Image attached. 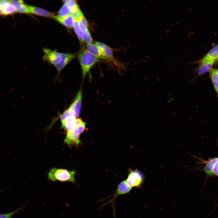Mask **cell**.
Instances as JSON below:
<instances>
[{
    "label": "cell",
    "mask_w": 218,
    "mask_h": 218,
    "mask_svg": "<svg viewBox=\"0 0 218 218\" xmlns=\"http://www.w3.org/2000/svg\"><path fill=\"white\" fill-rule=\"evenodd\" d=\"M218 60V56L217 57L216 59V60Z\"/></svg>",
    "instance_id": "cell-31"
},
{
    "label": "cell",
    "mask_w": 218,
    "mask_h": 218,
    "mask_svg": "<svg viewBox=\"0 0 218 218\" xmlns=\"http://www.w3.org/2000/svg\"><path fill=\"white\" fill-rule=\"evenodd\" d=\"M213 174L218 176V162L215 165L213 170Z\"/></svg>",
    "instance_id": "cell-27"
},
{
    "label": "cell",
    "mask_w": 218,
    "mask_h": 218,
    "mask_svg": "<svg viewBox=\"0 0 218 218\" xmlns=\"http://www.w3.org/2000/svg\"><path fill=\"white\" fill-rule=\"evenodd\" d=\"M132 189V187L127 184L125 180L122 181L117 186L114 196L111 199V201L115 199L118 195H124L129 193Z\"/></svg>",
    "instance_id": "cell-13"
},
{
    "label": "cell",
    "mask_w": 218,
    "mask_h": 218,
    "mask_svg": "<svg viewBox=\"0 0 218 218\" xmlns=\"http://www.w3.org/2000/svg\"><path fill=\"white\" fill-rule=\"evenodd\" d=\"M218 160V158H214L210 159L206 163L203 170L207 175L211 176L213 174V170Z\"/></svg>",
    "instance_id": "cell-18"
},
{
    "label": "cell",
    "mask_w": 218,
    "mask_h": 218,
    "mask_svg": "<svg viewBox=\"0 0 218 218\" xmlns=\"http://www.w3.org/2000/svg\"><path fill=\"white\" fill-rule=\"evenodd\" d=\"M0 16H5L3 11L2 10L0 5Z\"/></svg>",
    "instance_id": "cell-29"
},
{
    "label": "cell",
    "mask_w": 218,
    "mask_h": 218,
    "mask_svg": "<svg viewBox=\"0 0 218 218\" xmlns=\"http://www.w3.org/2000/svg\"><path fill=\"white\" fill-rule=\"evenodd\" d=\"M114 218H116V217H115V212H114V211H115V210H114Z\"/></svg>",
    "instance_id": "cell-30"
},
{
    "label": "cell",
    "mask_w": 218,
    "mask_h": 218,
    "mask_svg": "<svg viewBox=\"0 0 218 218\" xmlns=\"http://www.w3.org/2000/svg\"><path fill=\"white\" fill-rule=\"evenodd\" d=\"M218 56V44L211 49L199 62L216 61Z\"/></svg>",
    "instance_id": "cell-17"
},
{
    "label": "cell",
    "mask_w": 218,
    "mask_h": 218,
    "mask_svg": "<svg viewBox=\"0 0 218 218\" xmlns=\"http://www.w3.org/2000/svg\"><path fill=\"white\" fill-rule=\"evenodd\" d=\"M215 61L198 62L199 64L197 70V75H201L211 69Z\"/></svg>",
    "instance_id": "cell-14"
},
{
    "label": "cell",
    "mask_w": 218,
    "mask_h": 218,
    "mask_svg": "<svg viewBox=\"0 0 218 218\" xmlns=\"http://www.w3.org/2000/svg\"><path fill=\"white\" fill-rule=\"evenodd\" d=\"M15 6L17 12L29 14V5L24 3L21 0H10Z\"/></svg>",
    "instance_id": "cell-15"
},
{
    "label": "cell",
    "mask_w": 218,
    "mask_h": 218,
    "mask_svg": "<svg viewBox=\"0 0 218 218\" xmlns=\"http://www.w3.org/2000/svg\"><path fill=\"white\" fill-rule=\"evenodd\" d=\"M214 88L218 94V82H213Z\"/></svg>",
    "instance_id": "cell-28"
},
{
    "label": "cell",
    "mask_w": 218,
    "mask_h": 218,
    "mask_svg": "<svg viewBox=\"0 0 218 218\" xmlns=\"http://www.w3.org/2000/svg\"><path fill=\"white\" fill-rule=\"evenodd\" d=\"M71 9L65 4L62 5L58 11L57 15L55 17L58 18H63L71 14Z\"/></svg>",
    "instance_id": "cell-19"
},
{
    "label": "cell",
    "mask_w": 218,
    "mask_h": 218,
    "mask_svg": "<svg viewBox=\"0 0 218 218\" xmlns=\"http://www.w3.org/2000/svg\"><path fill=\"white\" fill-rule=\"evenodd\" d=\"M85 127V123L83 122L73 131L67 133L64 140V143L70 146L78 144L80 142V134L84 131Z\"/></svg>",
    "instance_id": "cell-3"
},
{
    "label": "cell",
    "mask_w": 218,
    "mask_h": 218,
    "mask_svg": "<svg viewBox=\"0 0 218 218\" xmlns=\"http://www.w3.org/2000/svg\"><path fill=\"white\" fill-rule=\"evenodd\" d=\"M76 56L75 54L61 53L59 61L54 66L58 72L61 70Z\"/></svg>",
    "instance_id": "cell-8"
},
{
    "label": "cell",
    "mask_w": 218,
    "mask_h": 218,
    "mask_svg": "<svg viewBox=\"0 0 218 218\" xmlns=\"http://www.w3.org/2000/svg\"><path fill=\"white\" fill-rule=\"evenodd\" d=\"M83 122L81 118L76 119L71 116L67 117L61 123L62 127L68 133L73 131Z\"/></svg>",
    "instance_id": "cell-6"
},
{
    "label": "cell",
    "mask_w": 218,
    "mask_h": 218,
    "mask_svg": "<svg viewBox=\"0 0 218 218\" xmlns=\"http://www.w3.org/2000/svg\"><path fill=\"white\" fill-rule=\"evenodd\" d=\"M71 14L73 16L74 20H78L84 15L78 5L71 9Z\"/></svg>",
    "instance_id": "cell-22"
},
{
    "label": "cell",
    "mask_w": 218,
    "mask_h": 218,
    "mask_svg": "<svg viewBox=\"0 0 218 218\" xmlns=\"http://www.w3.org/2000/svg\"><path fill=\"white\" fill-rule=\"evenodd\" d=\"M78 57L84 79L91 68L99 61V59L86 49L80 51Z\"/></svg>",
    "instance_id": "cell-1"
},
{
    "label": "cell",
    "mask_w": 218,
    "mask_h": 218,
    "mask_svg": "<svg viewBox=\"0 0 218 218\" xmlns=\"http://www.w3.org/2000/svg\"><path fill=\"white\" fill-rule=\"evenodd\" d=\"M43 51V58L48 63L54 65L59 61L61 53L46 48H44Z\"/></svg>",
    "instance_id": "cell-7"
},
{
    "label": "cell",
    "mask_w": 218,
    "mask_h": 218,
    "mask_svg": "<svg viewBox=\"0 0 218 218\" xmlns=\"http://www.w3.org/2000/svg\"><path fill=\"white\" fill-rule=\"evenodd\" d=\"M73 27L75 34L79 40L82 43L84 42V33L79 26L78 20H74Z\"/></svg>",
    "instance_id": "cell-20"
},
{
    "label": "cell",
    "mask_w": 218,
    "mask_h": 218,
    "mask_svg": "<svg viewBox=\"0 0 218 218\" xmlns=\"http://www.w3.org/2000/svg\"><path fill=\"white\" fill-rule=\"evenodd\" d=\"M54 18L58 22L67 28H71L73 27L74 19L71 14L63 18H58L55 16Z\"/></svg>",
    "instance_id": "cell-16"
},
{
    "label": "cell",
    "mask_w": 218,
    "mask_h": 218,
    "mask_svg": "<svg viewBox=\"0 0 218 218\" xmlns=\"http://www.w3.org/2000/svg\"><path fill=\"white\" fill-rule=\"evenodd\" d=\"M64 4H66L71 9L78 5L76 1L74 0H65L63 1Z\"/></svg>",
    "instance_id": "cell-25"
},
{
    "label": "cell",
    "mask_w": 218,
    "mask_h": 218,
    "mask_svg": "<svg viewBox=\"0 0 218 218\" xmlns=\"http://www.w3.org/2000/svg\"><path fill=\"white\" fill-rule=\"evenodd\" d=\"M75 172L66 169L53 168L49 171L48 177L49 180L55 182H69L74 183Z\"/></svg>",
    "instance_id": "cell-2"
},
{
    "label": "cell",
    "mask_w": 218,
    "mask_h": 218,
    "mask_svg": "<svg viewBox=\"0 0 218 218\" xmlns=\"http://www.w3.org/2000/svg\"><path fill=\"white\" fill-rule=\"evenodd\" d=\"M210 74L212 82H218V69H212L210 71Z\"/></svg>",
    "instance_id": "cell-24"
},
{
    "label": "cell",
    "mask_w": 218,
    "mask_h": 218,
    "mask_svg": "<svg viewBox=\"0 0 218 218\" xmlns=\"http://www.w3.org/2000/svg\"><path fill=\"white\" fill-rule=\"evenodd\" d=\"M82 91L80 88L78 91L74 100L67 109L71 112L72 116L76 118L80 115L82 101Z\"/></svg>",
    "instance_id": "cell-5"
},
{
    "label": "cell",
    "mask_w": 218,
    "mask_h": 218,
    "mask_svg": "<svg viewBox=\"0 0 218 218\" xmlns=\"http://www.w3.org/2000/svg\"><path fill=\"white\" fill-rule=\"evenodd\" d=\"M0 5L5 16L12 15L17 12L15 6L10 0H0Z\"/></svg>",
    "instance_id": "cell-11"
},
{
    "label": "cell",
    "mask_w": 218,
    "mask_h": 218,
    "mask_svg": "<svg viewBox=\"0 0 218 218\" xmlns=\"http://www.w3.org/2000/svg\"><path fill=\"white\" fill-rule=\"evenodd\" d=\"M22 207L11 212L6 214H0V218H11L13 215L19 211Z\"/></svg>",
    "instance_id": "cell-26"
},
{
    "label": "cell",
    "mask_w": 218,
    "mask_h": 218,
    "mask_svg": "<svg viewBox=\"0 0 218 218\" xmlns=\"http://www.w3.org/2000/svg\"><path fill=\"white\" fill-rule=\"evenodd\" d=\"M144 180L143 173L137 170H131L125 180L127 184L130 187H139L141 186Z\"/></svg>",
    "instance_id": "cell-4"
},
{
    "label": "cell",
    "mask_w": 218,
    "mask_h": 218,
    "mask_svg": "<svg viewBox=\"0 0 218 218\" xmlns=\"http://www.w3.org/2000/svg\"><path fill=\"white\" fill-rule=\"evenodd\" d=\"M87 50L98 59L108 60L98 46L93 43L86 44Z\"/></svg>",
    "instance_id": "cell-10"
},
{
    "label": "cell",
    "mask_w": 218,
    "mask_h": 218,
    "mask_svg": "<svg viewBox=\"0 0 218 218\" xmlns=\"http://www.w3.org/2000/svg\"><path fill=\"white\" fill-rule=\"evenodd\" d=\"M84 41L86 44L93 43V38L88 29L84 33Z\"/></svg>",
    "instance_id": "cell-23"
},
{
    "label": "cell",
    "mask_w": 218,
    "mask_h": 218,
    "mask_svg": "<svg viewBox=\"0 0 218 218\" xmlns=\"http://www.w3.org/2000/svg\"><path fill=\"white\" fill-rule=\"evenodd\" d=\"M79 26L84 33L88 30V24L87 20L83 15L78 20Z\"/></svg>",
    "instance_id": "cell-21"
},
{
    "label": "cell",
    "mask_w": 218,
    "mask_h": 218,
    "mask_svg": "<svg viewBox=\"0 0 218 218\" xmlns=\"http://www.w3.org/2000/svg\"><path fill=\"white\" fill-rule=\"evenodd\" d=\"M29 14L50 18H54L55 15L54 13L43 8L31 5H29Z\"/></svg>",
    "instance_id": "cell-12"
},
{
    "label": "cell",
    "mask_w": 218,
    "mask_h": 218,
    "mask_svg": "<svg viewBox=\"0 0 218 218\" xmlns=\"http://www.w3.org/2000/svg\"><path fill=\"white\" fill-rule=\"evenodd\" d=\"M108 59L117 64V61L114 58L113 50L109 46L102 42L95 41V43Z\"/></svg>",
    "instance_id": "cell-9"
}]
</instances>
